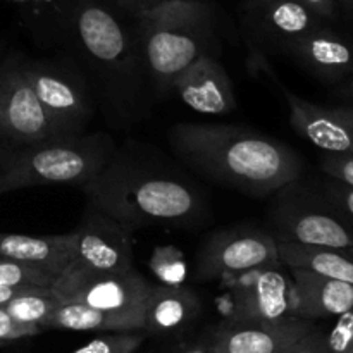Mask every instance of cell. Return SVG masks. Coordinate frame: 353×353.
<instances>
[{"instance_id":"cb8c5ba5","label":"cell","mask_w":353,"mask_h":353,"mask_svg":"<svg viewBox=\"0 0 353 353\" xmlns=\"http://www.w3.org/2000/svg\"><path fill=\"white\" fill-rule=\"evenodd\" d=\"M55 276L34 265L0 257V288L37 290L54 288Z\"/></svg>"},{"instance_id":"8fae6325","label":"cell","mask_w":353,"mask_h":353,"mask_svg":"<svg viewBox=\"0 0 353 353\" xmlns=\"http://www.w3.org/2000/svg\"><path fill=\"white\" fill-rule=\"evenodd\" d=\"M224 319L279 321L293 316V279L285 264L228 276Z\"/></svg>"},{"instance_id":"2e32d148","label":"cell","mask_w":353,"mask_h":353,"mask_svg":"<svg viewBox=\"0 0 353 353\" xmlns=\"http://www.w3.org/2000/svg\"><path fill=\"white\" fill-rule=\"evenodd\" d=\"M286 55L323 81L340 83L353 76V38L330 24L293 41Z\"/></svg>"},{"instance_id":"52a82bcc","label":"cell","mask_w":353,"mask_h":353,"mask_svg":"<svg viewBox=\"0 0 353 353\" xmlns=\"http://www.w3.org/2000/svg\"><path fill=\"white\" fill-rule=\"evenodd\" d=\"M72 234L74 247L71 264L52 288L61 299L85 283L134 268L133 230L95 207L86 205L81 223Z\"/></svg>"},{"instance_id":"484cf974","label":"cell","mask_w":353,"mask_h":353,"mask_svg":"<svg viewBox=\"0 0 353 353\" xmlns=\"http://www.w3.org/2000/svg\"><path fill=\"white\" fill-rule=\"evenodd\" d=\"M276 353H331V350L327 347L326 331L312 321Z\"/></svg>"},{"instance_id":"277c9868","label":"cell","mask_w":353,"mask_h":353,"mask_svg":"<svg viewBox=\"0 0 353 353\" xmlns=\"http://www.w3.org/2000/svg\"><path fill=\"white\" fill-rule=\"evenodd\" d=\"M133 19L155 99L171 95L176 78L196 59L219 55L216 9L209 0H164Z\"/></svg>"},{"instance_id":"7c38bea8","label":"cell","mask_w":353,"mask_h":353,"mask_svg":"<svg viewBox=\"0 0 353 353\" xmlns=\"http://www.w3.org/2000/svg\"><path fill=\"white\" fill-rule=\"evenodd\" d=\"M327 21L296 0H245L241 28L248 50L261 54H286L299 38L319 30Z\"/></svg>"},{"instance_id":"74e56055","label":"cell","mask_w":353,"mask_h":353,"mask_svg":"<svg viewBox=\"0 0 353 353\" xmlns=\"http://www.w3.org/2000/svg\"><path fill=\"white\" fill-rule=\"evenodd\" d=\"M3 345H6V343H0V348H2V347H3Z\"/></svg>"},{"instance_id":"603a6c76","label":"cell","mask_w":353,"mask_h":353,"mask_svg":"<svg viewBox=\"0 0 353 353\" xmlns=\"http://www.w3.org/2000/svg\"><path fill=\"white\" fill-rule=\"evenodd\" d=\"M62 302L64 300L52 288H37L23 290L2 307L19 323L33 324L43 330V324Z\"/></svg>"},{"instance_id":"9c48e42d","label":"cell","mask_w":353,"mask_h":353,"mask_svg":"<svg viewBox=\"0 0 353 353\" xmlns=\"http://www.w3.org/2000/svg\"><path fill=\"white\" fill-rule=\"evenodd\" d=\"M64 138L34 93L23 57L0 64V140L9 145H30Z\"/></svg>"},{"instance_id":"7a4b0ae2","label":"cell","mask_w":353,"mask_h":353,"mask_svg":"<svg viewBox=\"0 0 353 353\" xmlns=\"http://www.w3.org/2000/svg\"><path fill=\"white\" fill-rule=\"evenodd\" d=\"M169 145L207 181L252 196H269L302 178L303 162L293 148L243 126L178 123Z\"/></svg>"},{"instance_id":"f546056e","label":"cell","mask_w":353,"mask_h":353,"mask_svg":"<svg viewBox=\"0 0 353 353\" xmlns=\"http://www.w3.org/2000/svg\"><path fill=\"white\" fill-rule=\"evenodd\" d=\"M40 326L24 324L14 319L3 307H0V343H10V341L23 340V338L37 336L41 333Z\"/></svg>"},{"instance_id":"ac0fdd59","label":"cell","mask_w":353,"mask_h":353,"mask_svg":"<svg viewBox=\"0 0 353 353\" xmlns=\"http://www.w3.org/2000/svg\"><path fill=\"white\" fill-rule=\"evenodd\" d=\"M202 316V302L181 285H150L143 307V333L168 338L190 333Z\"/></svg>"},{"instance_id":"6da1fadb","label":"cell","mask_w":353,"mask_h":353,"mask_svg":"<svg viewBox=\"0 0 353 353\" xmlns=\"http://www.w3.org/2000/svg\"><path fill=\"white\" fill-rule=\"evenodd\" d=\"M57 47L85 74L95 103L114 128L148 117L152 92L133 28L103 0H61Z\"/></svg>"},{"instance_id":"9a60e30c","label":"cell","mask_w":353,"mask_h":353,"mask_svg":"<svg viewBox=\"0 0 353 353\" xmlns=\"http://www.w3.org/2000/svg\"><path fill=\"white\" fill-rule=\"evenodd\" d=\"M312 321L285 317L279 321L223 319L210 327L212 353H276Z\"/></svg>"},{"instance_id":"83f0119b","label":"cell","mask_w":353,"mask_h":353,"mask_svg":"<svg viewBox=\"0 0 353 353\" xmlns=\"http://www.w3.org/2000/svg\"><path fill=\"white\" fill-rule=\"evenodd\" d=\"M334 324L326 331L331 353H353V310L334 317Z\"/></svg>"},{"instance_id":"3957f363","label":"cell","mask_w":353,"mask_h":353,"mask_svg":"<svg viewBox=\"0 0 353 353\" xmlns=\"http://www.w3.org/2000/svg\"><path fill=\"white\" fill-rule=\"evenodd\" d=\"M90 207L130 230L145 226H192L203 216L202 195L176 172L121 155L81 186Z\"/></svg>"},{"instance_id":"5b68a950","label":"cell","mask_w":353,"mask_h":353,"mask_svg":"<svg viewBox=\"0 0 353 353\" xmlns=\"http://www.w3.org/2000/svg\"><path fill=\"white\" fill-rule=\"evenodd\" d=\"M102 131L30 145H0V195L45 185L85 186L116 154Z\"/></svg>"},{"instance_id":"8992f818","label":"cell","mask_w":353,"mask_h":353,"mask_svg":"<svg viewBox=\"0 0 353 353\" xmlns=\"http://www.w3.org/2000/svg\"><path fill=\"white\" fill-rule=\"evenodd\" d=\"M269 233L276 241L305 247H353V223L331 205L321 190L300 179L272 193Z\"/></svg>"},{"instance_id":"44dd1931","label":"cell","mask_w":353,"mask_h":353,"mask_svg":"<svg viewBox=\"0 0 353 353\" xmlns=\"http://www.w3.org/2000/svg\"><path fill=\"white\" fill-rule=\"evenodd\" d=\"M279 261L353 285V247H305L278 241Z\"/></svg>"},{"instance_id":"ffe728a7","label":"cell","mask_w":353,"mask_h":353,"mask_svg":"<svg viewBox=\"0 0 353 353\" xmlns=\"http://www.w3.org/2000/svg\"><path fill=\"white\" fill-rule=\"evenodd\" d=\"M72 247H74L72 231L48 234V236L0 233V257L34 265L50 272L55 278H59L71 264Z\"/></svg>"},{"instance_id":"ba28073f","label":"cell","mask_w":353,"mask_h":353,"mask_svg":"<svg viewBox=\"0 0 353 353\" xmlns=\"http://www.w3.org/2000/svg\"><path fill=\"white\" fill-rule=\"evenodd\" d=\"M23 65L34 93L62 137L85 133L97 103L79 65L68 54L54 59L23 57Z\"/></svg>"},{"instance_id":"836d02e7","label":"cell","mask_w":353,"mask_h":353,"mask_svg":"<svg viewBox=\"0 0 353 353\" xmlns=\"http://www.w3.org/2000/svg\"><path fill=\"white\" fill-rule=\"evenodd\" d=\"M23 292V290H14V288H0V307L6 305L12 296H16L17 293Z\"/></svg>"},{"instance_id":"7402d4cb","label":"cell","mask_w":353,"mask_h":353,"mask_svg":"<svg viewBox=\"0 0 353 353\" xmlns=\"http://www.w3.org/2000/svg\"><path fill=\"white\" fill-rule=\"evenodd\" d=\"M45 330L65 331H141V324L130 317L93 309L79 302H62L43 324Z\"/></svg>"},{"instance_id":"4316f807","label":"cell","mask_w":353,"mask_h":353,"mask_svg":"<svg viewBox=\"0 0 353 353\" xmlns=\"http://www.w3.org/2000/svg\"><path fill=\"white\" fill-rule=\"evenodd\" d=\"M154 353H212L210 347V327L199 333H186L181 336L168 338Z\"/></svg>"},{"instance_id":"d4e9b609","label":"cell","mask_w":353,"mask_h":353,"mask_svg":"<svg viewBox=\"0 0 353 353\" xmlns=\"http://www.w3.org/2000/svg\"><path fill=\"white\" fill-rule=\"evenodd\" d=\"M143 340V331H107L71 353H134Z\"/></svg>"},{"instance_id":"f1b7e54d","label":"cell","mask_w":353,"mask_h":353,"mask_svg":"<svg viewBox=\"0 0 353 353\" xmlns=\"http://www.w3.org/2000/svg\"><path fill=\"white\" fill-rule=\"evenodd\" d=\"M321 193L326 196L327 202L336 207L345 217L353 223V186L327 178V181L321 186Z\"/></svg>"},{"instance_id":"e0dca14e","label":"cell","mask_w":353,"mask_h":353,"mask_svg":"<svg viewBox=\"0 0 353 353\" xmlns=\"http://www.w3.org/2000/svg\"><path fill=\"white\" fill-rule=\"evenodd\" d=\"M150 285L152 283H148V279L133 268L121 274L85 283L68 293L62 300L85 303L93 309L130 317L140 323L143 330V307Z\"/></svg>"},{"instance_id":"30bf717a","label":"cell","mask_w":353,"mask_h":353,"mask_svg":"<svg viewBox=\"0 0 353 353\" xmlns=\"http://www.w3.org/2000/svg\"><path fill=\"white\" fill-rule=\"evenodd\" d=\"M278 264L283 262L272 234L261 228L241 224L216 231L203 241L196 254L195 278L209 281Z\"/></svg>"},{"instance_id":"d6986e66","label":"cell","mask_w":353,"mask_h":353,"mask_svg":"<svg viewBox=\"0 0 353 353\" xmlns=\"http://www.w3.org/2000/svg\"><path fill=\"white\" fill-rule=\"evenodd\" d=\"M293 279V316L307 321L330 319L353 310V285L309 271L288 268Z\"/></svg>"},{"instance_id":"8d00e7d4","label":"cell","mask_w":353,"mask_h":353,"mask_svg":"<svg viewBox=\"0 0 353 353\" xmlns=\"http://www.w3.org/2000/svg\"><path fill=\"white\" fill-rule=\"evenodd\" d=\"M345 2H347L348 6H352V7H353V0H345Z\"/></svg>"},{"instance_id":"4fadbf2b","label":"cell","mask_w":353,"mask_h":353,"mask_svg":"<svg viewBox=\"0 0 353 353\" xmlns=\"http://www.w3.org/2000/svg\"><path fill=\"white\" fill-rule=\"evenodd\" d=\"M290 109V124L307 141L326 154L353 155V107L312 103L278 83Z\"/></svg>"},{"instance_id":"d590c367","label":"cell","mask_w":353,"mask_h":353,"mask_svg":"<svg viewBox=\"0 0 353 353\" xmlns=\"http://www.w3.org/2000/svg\"><path fill=\"white\" fill-rule=\"evenodd\" d=\"M159 2H164V0H148V7L155 6V3H159Z\"/></svg>"},{"instance_id":"4dcf8cb0","label":"cell","mask_w":353,"mask_h":353,"mask_svg":"<svg viewBox=\"0 0 353 353\" xmlns=\"http://www.w3.org/2000/svg\"><path fill=\"white\" fill-rule=\"evenodd\" d=\"M321 168L327 178L353 186V155L324 154V157L321 159Z\"/></svg>"},{"instance_id":"e575fe53","label":"cell","mask_w":353,"mask_h":353,"mask_svg":"<svg viewBox=\"0 0 353 353\" xmlns=\"http://www.w3.org/2000/svg\"><path fill=\"white\" fill-rule=\"evenodd\" d=\"M341 93H343V97H347V99L353 100V76L350 79H347V83H345L343 90H341Z\"/></svg>"},{"instance_id":"1f68e13d","label":"cell","mask_w":353,"mask_h":353,"mask_svg":"<svg viewBox=\"0 0 353 353\" xmlns=\"http://www.w3.org/2000/svg\"><path fill=\"white\" fill-rule=\"evenodd\" d=\"M307 9L312 10L316 16H319L324 21H333L336 17V0H296Z\"/></svg>"},{"instance_id":"d6a6232c","label":"cell","mask_w":353,"mask_h":353,"mask_svg":"<svg viewBox=\"0 0 353 353\" xmlns=\"http://www.w3.org/2000/svg\"><path fill=\"white\" fill-rule=\"evenodd\" d=\"M114 12H123L126 16L137 17L148 9V0H103Z\"/></svg>"},{"instance_id":"5bb4252c","label":"cell","mask_w":353,"mask_h":353,"mask_svg":"<svg viewBox=\"0 0 353 353\" xmlns=\"http://www.w3.org/2000/svg\"><path fill=\"white\" fill-rule=\"evenodd\" d=\"M172 93L200 114L223 116L236 109L233 81L217 54H205L192 62L176 78Z\"/></svg>"}]
</instances>
